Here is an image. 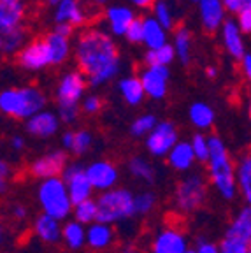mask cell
Segmentation results:
<instances>
[{"label":"cell","instance_id":"obj_3","mask_svg":"<svg viewBox=\"0 0 251 253\" xmlns=\"http://www.w3.org/2000/svg\"><path fill=\"white\" fill-rule=\"evenodd\" d=\"M46 107V95L41 88L28 84L20 88H5L0 93V111L14 120H30Z\"/></svg>","mask_w":251,"mask_h":253},{"label":"cell","instance_id":"obj_55","mask_svg":"<svg viewBox=\"0 0 251 253\" xmlns=\"http://www.w3.org/2000/svg\"><path fill=\"white\" fill-rule=\"evenodd\" d=\"M90 2V5H93V7H100V5H106L107 0H88Z\"/></svg>","mask_w":251,"mask_h":253},{"label":"cell","instance_id":"obj_19","mask_svg":"<svg viewBox=\"0 0 251 253\" xmlns=\"http://www.w3.org/2000/svg\"><path fill=\"white\" fill-rule=\"evenodd\" d=\"M58 126H60L58 113H53V111H47V109L41 111L36 116H32L30 120L25 122V128H27L28 134L41 139L55 135L58 132Z\"/></svg>","mask_w":251,"mask_h":253},{"label":"cell","instance_id":"obj_9","mask_svg":"<svg viewBox=\"0 0 251 253\" xmlns=\"http://www.w3.org/2000/svg\"><path fill=\"white\" fill-rule=\"evenodd\" d=\"M63 181H65L67 188H69V194H71L72 202L76 204H81V202L91 199V192H93V186H91L90 179H88L86 167L83 164L76 162L67 166L65 170L62 174Z\"/></svg>","mask_w":251,"mask_h":253},{"label":"cell","instance_id":"obj_8","mask_svg":"<svg viewBox=\"0 0 251 253\" xmlns=\"http://www.w3.org/2000/svg\"><path fill=\"white\" fill-rule=\"evenodd\" d=\"M16 63L25 72H41L53 65L51 55L44 39H34L16 55Z\"/></svg>","mask_w":251,"mask_h":253},{"label":"cell","instance_id":"obj_34","mask_svg":"<svg viewBox=\"0 0 251 253\" xmlns=\"http://www.w3.org/2000/svg\"><path fill=\"white\" fill-rule=\"evenodd\" d=\"M128 170L133 178L142 179L146 183L155 181V167L144 157H132L128 160Z\"/></svg>","mask_w":251,"mask_h":253},{"label":"cell","instance_id":"obj_52","mask_svg":"<svg viewBox=\"0 0 251 253\" xmlns=\"http://www.w3.org/2000/svg\"><path fill=\"white\" fill-rule=\"evenodd\" d=\"M7 174H9V164L7 162H0V181H7Z\"/></svg>","mask_w":251,"mask_h":253},{"label":"cell","instance_id":"obj_23","mask_svg":"<svg viewBox=\"0 0 251 253\" xmlns=\"http://www.w3.org/2000/svg\"><path fill=\"white\" fill-rule=\"evenodd\" d=\"M34 232L44 243H56L62 239L63 227L60 225V220L49 216V214L42 213L41 216L36 218L34 221Z\"/></svg>","mask_w":251,"mask_h":253},{"label":"cell","instance_id":"obj_7","mask_svg":"<svg viewBox=\"0 0 251 253\" xmlns=\"http://www.w3.org/2000/svg\"><path fill=\"white\" fill-rule=\"evenodd\" d=\"M206 201V179L199 172L186 176L179 185L176 186L174 194V204L183 213H192L199 210Z\"/></svg>","mask_w":251,"mask_h":253},{"label":"cell","instance_id":"obj_38","mask_svg":"<svg viewBox=\"0 0 251 253\" xmlns=\"http://www.w3.org/2000/svg\"><path fill=\"white\" fill-rule=\"evenodd\" d=\"M192 148H193V153H195V158L199 162L202 164H208L209 162V157H211V146H209V137L202 134H195L192 137Z\"/></svg>","mask_w":251,"mask_h":253},{"label":"cell","instance_id":"obj_21","mask_svg":"<svg viewBox=\"0 0 251 253\" xmlns=\"http://www.w3.org/2000/svg\"><path fill=\"white\" fill-rule=\"evenodd\" d=\"M42 39L47 44L53 65H62V63H65L69 60V56L74 55V46L71 42V37L60 36L55 30H51L47 32Z\"/></svg>","mask_w":251,"mask_h":253},{"label":"cell","instance_id":"obj_6","mask_svg":"<svg viewBox=\"0 0 251 253\" xmlns=\"http://www.w3.org/2000/svg\"><path fill=\"white\" fill-rule=\"evenodd\" d=\"M98 218L100 223H116V221L128 220L135 214V195L125 188L107 190L97 199Z\"/></svg>","mask_w":251,"mask_h":253},{"label":"cell","instance_id":"obj_45","mask_svg":"<svg viewBox=\"0 0 251 253\" xmlns=\"http://www.w3.org/2000/svg\"><path fill=\"white\" fill-rule=\"evenodd\" d=\"M197 253H220V246H216L214 243L206 241V239H199L197 243Z\"/></svg>","mask_w":251,"mask_h":253},{"label":"cell","instance_id":"obj_15","mask_svg":"<svg viewBox=\"0 0 251 253\" xmlns=\"http://www.w3.org/2000/svg\"><path fill=\"white\" fill-rule=\"evenodd\" d=\"M188 250L185 232L176 225H169L160 230L151 245V253H186Z\"/></svg>","mask_w":251,"mask_h":253},{"label":"cell","instance_id":"obj_25","mask_svg":"<svg viewBox=\"0 0 251 253\" xmlns=\"http://www.w3.org/2000/svg\"><path fill=\"white\" fill-rule=\"evenodd\" d=\"M118 90L122 99L128 106H139L146 97L144 86H142L139 76H125V78H122L118 81Z\"/></svg>","mask_w":251,"mask_h":253},{"label":"cell","instance_id":"obj_33","mask_svg":"<svg viewBox=\"0 0 251 253\" xmlns=\"http://www.w3.org/2000/svg\"><path fill=\"white\" fill-rule=\"evenodd\" d=\"M151 12H153V18L158 21V23L162 25L164 28H167V30H176V16H174V9L172 5H170L169 0H158L157 4L153 5V9H151Z\"/></svg>","mask_w":251,"mask_h":253},{"label":"cell","instance_id":"obj_47","mask_svg":"<svg viewBox=\"0 0 251 253\" xmlns=\"http://www.w3.org/2000/svg\"><path fill=\"white\" fill-rule=\"evenodd\" d=\"M53 30L56 32V34H60V36H65V37H72V34H74V30L76 28L74 27H71V25H55L53 27Z\"/></svg>","mask_w":251,"mask_h":253},{"label":"cell","instance_id":"obj_29","mask_svg":"<svg viewBox=\"0 0 251 253\" xmlns=\"http://www.w3.org/2000/svg\"><path fill=\"white\" fill-rule=\"evenodd\" d=\"M236 174H237V186H239L241 195L248 202V206H251V150L239 157Z\"/></svg>","mask_w":251,"mask_h":253},{"label":"cell","instance_id":"obj_17","mask_svg":"<svg viewBox=\"0 0 251 253\" xmlns=\"http://www.w3.org/2000/svg\"><path fill=\"white\" fill-rule=\"evenodd\" d=\"M88 179H90L91 186L95 190H100V192H107V190H113L114 185L118 183V169L113 162L109 160H97V162H91L86 167Z\"/></svg>","mask_w":251,"mask_h":253},{"label":"cell","instance_id":"obj_57","mask_svg":"<svg viewBox=\"0 0 251 253\" xmlns=\"http://www.w3.org/2000/svg\"><path fill=\"white\" fill-rule=\"evenodd\" d=\"M248 115H250V120H251V99H250V102H248Z\"/></svg>","mask_w":251,"mask_h":253},{"label":"cell","instance_id":"obj_31","mask_svg":"<svg viewBox=\"0 0 251 253\" xmlns=\"http://www.w3.org/2000/svg\"><path fill=\"white\" fill-rule=\"evenodd\" d=\"M188 118L199 130H208L214 123V111L206 102H193L188 109Z\"/></svg>","mask_w":251,"mask_h":253},{"label":"cell","instance_id":"obj_1","mask_svg":"<svg viewBox=\"0 0 251 253\" xmlns=\"http://www.w3.org/2000/svg\"><path fill=\"white\" fill-rule=\"evenodd\" d=\"M74 58L93 88L113 81L123 65L118 44L102 27H86L79 32L74 42Z\"/></svg>","mask_w":251,"mask_h":253},{"label":"cell","instance_id":"obj_24","mask_svg":"<svg viewBox=\"0 0 251 253\" xmlns=\"http://www.w3.org/2000/svg\"><path fill=\"white\" fill-rule=\"evenodd\" d=\"M172 46L176 49V56L183 65H188L192 62V49H193V36L186 25H179L174 30L172 36Z\"/></svg>","mask_w":251,"mask_h":253},{"label":"cell","instance_id":"obj_44","mask_svg":"<svg viewBox=\"0 0 251 253\" xmlns=\"http://www.w3.org/2000/svg\"><path fill=\"white\" fill-rule=\"evenodd\" d=\"M236 21L244 36H251V11L239 12V14L236 16Z\"/></svg>","mask_w":251,"mask_h":253},{"label":"cell","instance_id":"obj_59","mask_svg":"<svg viewBox=\"0 0 251 253\" xmlns=\"http://www.w3.org/2000/svg\"><path fill=\"white\" fill-rule=\"evenodd\" d=\"M193 2H199V0H193Z\"/></svg>","mask_w":251,"mask_h":253},{"label":"cell","instance_id":"obj_2","mask_svg":"<svg viewBox=\"0 0 251 253\" xmlns=\"http://www.w3.org/2000/svg\"><path fill=\"white\" fill-rule=\"evenodd\" d=\"M209 146H211V157H209L208 169L209 179L218 190V194L223 199H234L237 194V174L232 164V158L225 142L218 135H209Z\"/></svg>","mask_w":251,"mask_h":253},{"label":"cell","instance_id":"obj_53","mask_svg":"<svg viewBox=\"0 0 251 253\" xmlns=\"http://www.w3.org/2000/svg\"><path fill=\"white\" fill-rule=\"evenodd\" d=\"M206 76H208L209 79H214L216 76H218V69H216L214 65H209V67H206Z\"/></svg>","mask_w":251,"mask_h":253},{"label":"cell","instance_id":"obj_4","mask_svg":"<svg viewBox=\"0 0 251 253\" xmlns=\"http://www.w3.org/2000/svg\"><path fill=\"white\" fill-rule=\"evenodd\" d=\"M88 86L86 76L81 71H69L60 78L56 84V106L58 116L63 123L71 125L79 116V102L84 99Z\"/></svg>","mask_w":251,"mask_h":253},{"label":"cell","instance_id":"obj_37","mask_svg":"<svg viewBox=\"0 0 251 253\" xmlns=\"http://www.w3.org/2000/svg\"><path fill=\"white\" fill-rule=\"evenodd\" d=\"M251 241L243 239V237L230 236L225 232V237L220 243V253H250Z\"/></svg>","mask_w":251,"mask_h":253},{"label":"cell","instance_id":"obj_35","mask_svg":"<svg viewBox=\"0 0 251 253\" xmlns=\"http://www.w3.org/2000/svg\"><path fill=\"white\" fill-rule=\"evenodd\" d=\"M74 218H76V221L81 223V225H91V223H95L98 218L97 201L88 199V201L81 202V204H76L74 206Z\"/></svg>","mask_w":251,"mask_h":253},{"label":"cell","instance_id":"obj_22","mask_svg":"<svg viewBox=\"0 0 251 253\" xmlns=\"http://www.w3.org/2000/svg\"><path fill=\"white\" fill-rule=\"evenodd\" d=\"M142 25H144L142 44L146 46V49H158V47H164L169 44V30L162 27L153 16H144Z\"/></svg>","mask_w":251,"mask_h":253},{"label":"cell","instance_id":"obj_48","mask_svg":"<svg viewBox=\"0 0 251 253\" xmlns=\"http://www.w3.org/2000/svg\"><path fill=\"white\" fill-rule=\"evenodd\" d=\"M158 0H130V4L137 9H153Z\"/></svg>","mask_w":251,"mask_h":253},{"label":"cell","instance_id":"obj_40","mask_svg":"<svg viewBox=\"0 0 251 253\" xmlns=\"http://www.w3.org/2000/svg\"><path fill=\"white\" fill-rule=\"evenodd\" d=\"M155 204H157V197L151 192H142V194L135 195V214L142 216L153 211Z\"/></svg>","mask_w":251,"mask_h":253},{"label":"cell","instance_id":"obj_51","mask_svg":"<svg viewBox=\"0 0 251 253\" xmlns=\"http://www.w3.org/2000/svg\"><path fill=\"white\" fill-rule=\"evenodd\" d=\"M27 214H28V211H27V208L25 206H14L12 208V216L16 218V220H25L27 218Z\"/></svg>","mask_w":251,"mask_h":253},{"label":"cell","instance_id":"obj_60","mask_svg":"<svg viewBox=\"0 0 251 253\" xmlns=\"http://www.w3.org/2000/svg\"><path fill=\"white\" fill-rule=\"evenodd\" d=\"M250 253H251V250H250Z\"/></svg>","mask_w":251,"mask_h":253},{"label":"cell","instance_id":"obj_12","mask_svg":"<svg viewBox=\"0 0 251 253\" xmlns=\"http://www.w3.org/2000/svg\"><path fill=\"white\" fill-rule=\"evenodd\" d=\"M67 167V153L62 150L49 151L30 164V174L37 179H49L62 176Z\"/></svg>","mask_w":251,"mask_h":253},{"label":"cell","instance_id":"obj_28","mask_svg":"<svg viewBox=\"0 0 251 253\" xmlns=\"http://www.w3.org/2000/svg\"><path fill=\"white\" fill-rule=\"evenodd\" d=\"M114 232L111 229V225L107 223H100V221H95L88 227L86 230V245L91 250H106L113 245Z\"/></svg>","mask_w":251,"mask_h":253},{"label":"cell","instance_id":"obj_39","mask_svg":"<svg viewBox=\"0 0 251 253\" xmlns=\"http://www.w3.org/2000/svg\"><path fill=\"white\" fill-rule=\"evenodd\" d=\"M91 144H93V135H91L90 130H84V128L76 130L74 132V144H72L71 153L84 155L91 148Z\"/></svg>","mask_w":251,"mask_h":253},{"label":"cell","instance_id":"obj_30","mask_svg":"<svg viewBox=\"0 0 251 253\" xmlns=\"http://www.w3.org/2000/svg\"><path fill=\"white\" fill-rule=\"evenodd\" d=\"M176 58V49L172 42H169L167 46L158 49H146L142 62H144V67H169Z\"/></svg>","mask_w":251,"mask_h":253},{"label":"cell","instance_id":"obj_42","mask_svg":"<svg viewBox=\"0 0 251 253\" xmlns=\"http://www.w3.org/2000/svg\"><path fill=\"white\" fill-rule=\"evenodd\" d=\"M81 109L84 115H97L98 111L102 109V99L95 93L86 95L81 102Z\"/></svg>","mask_w":251,"mask_h":253},{"label":"cell","instance_id":"obj_49","mask_svg":"<svg viewBox=\"0 0 251 253\" xmlns=\"http://www.w3.org/2000/svg\"><path fill=\"white\" fill-rule=\"evenodd\" d=\"M72 144H74V132L67 130L65 134L62 135V146L65 148L67 151L72 150Z\"/></svg>","mask_w":251,"mask_h":253},{"label":"cell","instance_id":"obj_54","mask_svg":"<svg viewBox=\"0 0 251 253\" xmlns=\"http://www.w3.org/2000/svg\"><path fill=\"white\" fill-rule=\"evenodd\" d=\"M120 253H141V252H139L135 246L126 245V246H123V248H120Z\"/></svg>","mask_w":251,"mask_h":253},{"label":"cell","instance_id":"obj_5","mask_svg":"<svg viewBox=\"0 0 251 253\" xmlns=\"http://www.w3.org/2000/svg\"><path fill=\"white\" fill-rule=\"evenodd\" d=\"M37 201L44 213L56 220H65L69 214L74 213V202L62 176L41 181L37 188Z\"/></svg>","mask_w":251,"mask_h":253},{"label":"cell","instance_id":"obj_46","mask_svg":"<svg viewBox=\"0 0 251 253\" xmlns=\"http://www.w3.org/2000/svg\"><path fill=\"white\" fill-rule=\"evenodd\" d=\"M239 63H241V72H243V76L251 83V51H248Z\"/></svg>","mask_w":251,"mask_h":253},{"label":"cell","instance_id":"obj_18","mask_svg":"<svg viewBox=\"0 0 251 253\" xmlns=\"http://www.w3.org/2000/svg\"><path fill=\"white\" fill-rule=\"evenodd\" d=\"M220 41L223 44L225 51L230 58L241 62L246 55V42H244V34L241 32L239 25L234 18H228L220 30Z\"/></svg>","mask_w":251,"mask_h":253},{"label":"cell","instance_id":"obj_36","mask_svg":"<svg viewBox=\"0 0 251 253\" xmlns=\"http://www.w3.org/2000/svg\"><path fill=\"white\" fill-rule=\"evenodd\" d=\"M158 125L157 116L153 115H141L133 120L132 125H130V134L133 137H148L151 132L155 130V126Z\"/></svg>","mask_w":251,"mask_h":253},{"label":"cell","instance_id":"obj_27","mask_svg":"<svg viewBox=\"0 0 251 253\" xmlns=\"http://www.w3.org/2000/svg\"><path fill=\"white\" fill-rule=\"evenodd\" d=\"M169 166L174 170H188L192 169L193 162H195V153H193L192 142L188 141H179L176 146L172 148V151L167 157Z\"/></svg>","mask_w":251,"mask_h":253},{"label":"cell","instance_id":"obj_41","mask_svg":"<svg viewBox=\"0 0 251 253\" xmlns=\"http://www.w3.org/2000/svg\"><path fill=\"white\" fill-rule=\"evenodd\" d=\"M125 39L128 41L130 44H142V39H144V25H142V18H139L130 25V28L126 30Z\"/></svg>","mask_w":251,"mask_h":253},{"label":"cell","instance_id":"obj_26","mask_svg":"<svg viewBox=\"0 0 251 253\" xmlns=\"http://www.w3.org/2000/svg\"><path fill=\"white\" fill-rule=\"evenodd\" d=\"M28 32L25 27L12 28L7 32H0V49L4 55H18L27 46Z\"/></svg>","mask_w":251,"mask_h":253},{"label":"cell","instance_id":"obj_43","mask_svg":"<svg viewBox=\"0 0 251 253\" xmlns=\"http://www.w3.org/2000/svg\"><path fill=\"white\" fill-rule=\"evenodd\" d=\"M228 14H239L243 11H251V0H223Z\"/></svg>","mask_w":251,"mask_h":253},{"label":"cell","instance_id":"obj_11","mask_svg":"<svg viewBox=\"0 0 251 253\" xmlns=\"http://www.w3.org/2000/svg\"><path fill=\"white\" fill-rule=\"evenodd\" d=\"M91 12L83 0H62L53 9V21L55 25H71V27H84L90 21Z\"/></svg>","mask_w":251,"mask_h":253},{"label":"cell","instance_id":"obj_16","mask_svg":"<svg viewBox=\"0 0 251 253\" xmlns=\"http://www.w3.org/2000/svg\"><path fill=\"white\" fill-rule=\"evenodd\" d=\"M137 20V16L128 5H109L104 11V21H106L107 32L113 37H125L130 25Z\"/></svg>","mask_w":251,"mask_h":253},{"label":"cell","instance_id":"obj_58","mask_svg":"<svg viewBox=\"0 0 251 253\" xmlns=\"http://www.w3.org/2000/svg\"><path fill=\"white\" fill-rule=\"evenodd\" d=\"M186 253H197V252H195V250H188Z\"/></svg>","mask_w":251,"mask_h":253},{"label":"cell","instance_id":"obj_56","mask_svg":"<svg viewBox=\"0 0 251 253\" xmlns=\"http://www.w3.org/2000/svg\"><path fill=\"white\" fill-rule=\"evenodd\" d=\"M60 2H62V0H46V4H47V5H51L53 9H55L56 5L60 4Z\"/></svg>","mask_w":251,"mask_h":253},{"label":"cell","instance_id":"obj_50","mask_svg":"<svg viewBox=\"0 0 251 253\" xmlns=\"http://www.w3.org/2000/svg\"><path fill=\"white\" fill-rule=\"evenodd\" d=\"M11 148L14 151L25 150V139L21 137V135H12V137H11Z\"/></svg>","mask_w":251,"mask_h":253},{"label":"cell","instance_id":"obj_20","mask_svg":"<svg viewBox=\"0 0 251 253\" xmlns=\"http://www.w3.org/2000/svg\"><path fill=\"white\" fill-rule=\"evenodd\" d=\"M27 16L25 0H0V32L23 27Z\"/></svg>","mask_w":251,"mask_h":253},{"label":"cell","instance_id":"obj_10","mask_svg":"<svg viewBox=\"0 0 251 253\" xmlns=\"http://www.w3.org/2000/svg\"><path fill=\"white\" fill-rule=\"evenodd\" d=\"M179 142L177 128L170 122H158L155 130L146 137V148L153 157H169L172 148Z\"/></svg>","mask_w":251,"mask_h":253},{"label":"cell","instance_id":"obj_14","mask_svg":"<svg viewBox=\"0 0 251 253\" xmlns=\"http://www.w3.org/2000/svg\"><path fill=\"white\" fill-rule=\"evenodd\" d=\"M197 5H199V18L202 28L209 34L220 32L225 21L228 20V11L223 0H199Z\"/></svg>","mask_w":251,"mask_h":253},{"label":"cell","instance_id":"obj_32","mask_svg":"<svg viewBox=\"0 0 251 253\" xmlns=\"http://www.w3.org/2000/svg\"><path fill=\"white\" fill-rule=\"evenodd\" d=\"M62 239L71 250L83 248L84 243H86V230H84V225H81V223L76 220L65 223V225H63Z\"/></svg>","mask_w":251,"mask_h":253},{"label":"cell","instance_id":"obj_13","mask_svg":"<svg viewBox=\"0 0 251 253\" xmlns=\"http://www.w3.org/2000/svg\"><path fill=\"white\" fill-rule=\"evenodd\" d=\"M146 97L153 100H162L169 90L170 69L169 67H144L139 74Z\"/></svg>","mask_w":251,"mask_h":253}]
</instances>
